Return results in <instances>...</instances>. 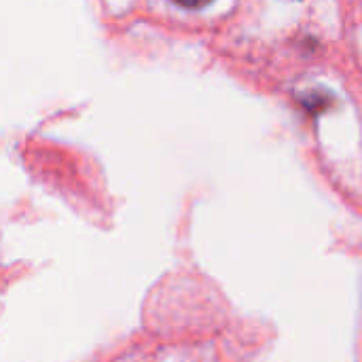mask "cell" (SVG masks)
Wrapping results in <instances>:
<instances>
[{
    "label": "cell",
    "mask_w": 362,
    "mask_h": 362,
    "mask_svg": "<svg viewBox=\"0 0 362 362\" xmlns=\"http://www.w3.org/2000/svg\"><path fill=\"white\" fill-rule=\"evenodd\" d=\"M174 2L180 4V6H187V8H199V6H206L212 0H174Z\"/></svg>",
    "instance_id": "1"
}]
</instances>
